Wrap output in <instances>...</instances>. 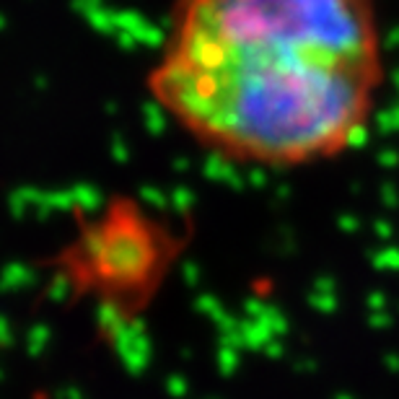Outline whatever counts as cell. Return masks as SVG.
Instances as JSON below:
<instances>
[{
    "label": "cell",
    "mask_w": 399,
    "mask_h": 399,
    "mask_svg": "<svg viewBox=\"0 0 399 399\" xmlns=\"http://www.w3.org/2000/svg\"><path fill=\"white\" fill-rule=\"evenodd\" d=\"M182 242L133 197H112L78 223L76 239L52 259L73 293L91 296L114 319H138L156 299Z\"/></svg>",
    "instance_id": "7a4b0ae2"
},
{
    "label": "cell",
    "mask_w": 399,
    "mask_h": 399,
    "mask_svg": "<svg viewBox=\"0 0 399 399\" xmlns=\"http://www.w3.org/2000/svg\"><path fill=\"white\" fill-rule=\"evenodd\" d=\"M384 83L376 0H177L148 78L202 148L270 169L348 153Z\"/></svg>",
    "instance_id": "6da1fadb"
}]
</instances>
